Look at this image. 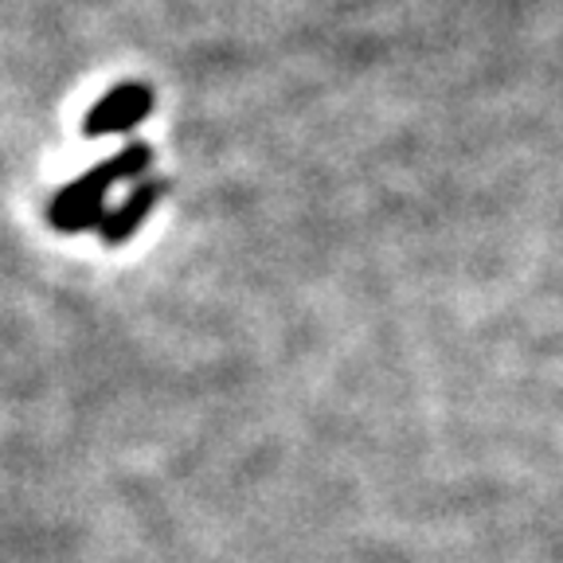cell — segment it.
Returning <instances> with one entry per match:
<instances>
[{
  "label": "cell",
  "mask_w": 563,
  "mask_h": 563,
  "mask_svg": "<svg viewBox=\"0 0 563 563\" xmlns=\"http://www.w3.org/2000/svg\"><path fill=\"white\" fill-rule=\"evenodd\" d=\"M165 192H168L165 180H137V185L125 192V200L118 203V208L106 211L102 223H98V239H102V246L130 243V239L137 235L141 223L153 216V208L165 200Z\"/></svg>",
  "instance_id": "3957f363"
},
{
  "label": "cell",
  "mask_w": 563,
  "mask_h": 563,
  "mask_svg": "<svg viewBox=\"0 0 563 563\" xmlns=\"http://www.w3.org/2000/svg\"><path fill=\"white\" fill-rule=\"evenodd\" d=\"M153 161V150L145 141H133L122 153H114L102 165L87 168L79 180H70L67 188L52 196L47 203V223H52L59 235H82V231H98L106 216V196L110 188H118L122 180H137Z\"/></svg>",
  "instance_id": "6da1fadb"
},
{
  "label": "cell",
  "mask_w": 563,
  "mask_h": 563,
  "mask_svg": "<svg viewBox=\"0 0 563 563\" xmlns=\"http://www.w3.org/2000/svg\"><path fill=\"white\" fill-rule=\"evenodd\" d=\"M157 95L150 82H118L106 98H98L82 118V137H110V133H125L141 125L153 114Z\"/></svg>",
  "instance_id": "7a4b0ae2"
}]
</instances>
